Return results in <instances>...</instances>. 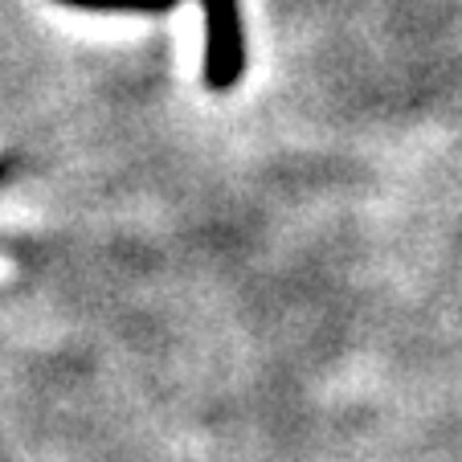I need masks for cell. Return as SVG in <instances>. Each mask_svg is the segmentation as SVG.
Masks as SVG:
<instances>
[{
  "mask_svg": "<svg viewBox=\"0 0 462 462\" xmlns=\"http://www.w3.org/2000/svg\"><path fill=\"white\" fill-rule=\"evenodd\" d=\"M205 13V87L226 95L245 79V21L242 0H201Z\"/></svg>",
  "mask_w": 462,
  "mask_h": 462,
  "instance_id": "1",
  "label": "cell"
},
{
  "mask_svg": "<svg viewBox=\"0 0 462 462\" xmlns=\"http://www.w3.org/2000/svg\"><path fill=\"white\" fill-rule=\"evenodd\" d=\"M66 9L82 13H140V17H164V13L180 9L184 0H58Z\"/></svg>",
  "mask_w": 462,
  "mask_h": 462,
  "instance_id": "2",
  "label": "cell"
},
{
  "mask_svg": "<svg viewBox=\"0 0 462 462\" xmlns=\"http://www.w3.org/2000/svg\"><path fill=\"white\" fill-rule=\"evenodd\" d=\"M5 176H9V160H0V184H5Z\"/></svg>",
  "mask_w": 462,
  "mask_h": 462,
  "instance_id": "3",
  "label": "cell"
}]
</instances>
